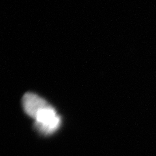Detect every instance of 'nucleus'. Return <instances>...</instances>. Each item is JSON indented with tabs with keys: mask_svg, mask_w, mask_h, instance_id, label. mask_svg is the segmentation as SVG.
<instances>
[{
	"mask_svg": "<svg viewBox=\"0 0 156 156\" xmlns=\"http://www.w3.org/2000/svg\"><path fill=\"white\" fill-rule=\"evenodd\" d=\"M22 104L27 115L35 120L37 130L45 135L55 132L61 125V119L53 107L38 95L28 92L23 96Z\"/></svg>",
	"mask_w": 156,
	"mask_h": 156,
	"instance_id": "f257e3e1",
	"label": "nucleus"
}]
</instances>
